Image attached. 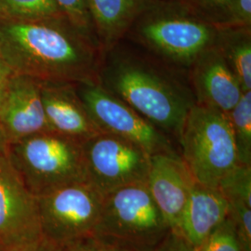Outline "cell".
Listing matches in <instances>:
<instances>
[{"mask_svg":"<svg viewBox=\"0 0 251 251\" xmlns=\"http://www.w3.org/2000/svg\"><path fill=\"white\" fill-rule=\"evenodd\" d=\"M103 55L65 16L0 22V58L16 75L41 82H97Z\"/></svg>","mask_w":251,"mask_h":251,"instance_id":"1","label":"cell"},{"mask_svg":"<svg viewBox=\"0 0 251 251\" xmlns=\"http://www.w3.org/2000/svg\"><path fill=\"white\" fill-rule=\"evenodd\" d=\"M99 83L162 132L179 137L193 92L171 73L128 51L113 48L103 55Z\"/></svg>","mask_w":251,"mask_h":251,"instance_id":"2","label":"cell"},{"mask_svg":"<svg viewBox=\"0 0 251 251\" xmlns=\"http://www.w3.org/2000/svg\"><path fill=\"white\" fill-rule=\"evenodd\" d=\"M219 29L181 0H152L126 36L129 34L165 64L188 70L215 44Z\"/></svg>","mask_w":251,"mask_h":251,"instance_id":"3","label":"cell"},{"mask_svg":"<svg viewBox=\"0 0 251 251\" xmlns=\"http://www.w3.org/2000/svg\"><path fill=\"white\" fill-rule=\"evenodd\" d=\"M171 230L146 183H140L104 197L91 235L123 251H154Z\"/></svg>","mask_w":251,"mask_h":251,"instance_id":"4","label":"cell"},{"mask_svg":"<svg viewBox=\"0 0 251 251\" xmlns=\"http://www.w3.org/2000/svg\"><path fill=\"white\" fill-rule=\"evenodd\" d=\"M7 155L35 197L75 182L88 181L82 142L45 131L11 143Z\"/></svg>","mask_w":251,"mask_h":251,"instance_id":"5","label":"cell"},{"mask_svg":"<svg viewBox=\"0 0 251 251\" xmlns=\"http://www.w3.org/2000/svg\"><path fill=\"white\" fill-rule=\"evenodd\" d=\"M178 140L181 160L202 185L218 188L239 164L228 114L219 110L196 103L184 119Z\"/></svg>","mask_w":251,"mask_h":251,"instance_id":"6","label":"cell"},{"mask_svg":"<svg viewBox=\"0 0 251 251\" xmlns=\"http://www.w3.org/2000/svg\"><path fill=\"white\" fill-rule=\"evenodd\" d=\"M104 197L88 181L75 182L36 197L42 236L60 247L91 235Z\"/></svg>","mask_w":251,"mask_h":251,"instance_id":"7","label":"cell"},{"mask_svg":"<svg viewBox=\"0 0 251 251\" xmlns=\"http://www.w3.org/2000/svg\"><path fill=\"white\" fill-rule=\"evenodd\" d=\"M87 180L105 197L117 189L146 183L151 155L117 135L98 133L82 142Z\"/></svg>","mask_w":251,"mask_h":251,"instance_id":"8","label":"cell"},{"mask_svg":"<svg viewBox=\"0 0 251 251\" xmlns=\"http://www.w3.org/2000/svg\"><path fill=\"white\" fill-rule=\"evenodd\" d=\"M75 89L100 132L128 140L144 148L150 155L179 154L167 135L125 101L105 90L99 81L75 84Z\"/></svg>","mask_w":251,"mask_h":251,"instance_id":"9","label":"cell"},{"mask_svg":"<svg viewBox=\"0 0 251 251\" xmlns=\"http://www.w3.org/2000/svg\"><path fill=\"white\" fill-rule=\"evenodd\" d=\"M42 237L36 198L10 163L0 155V247L33 242Z\"/></svg>","mask_w":251,"mask_h":251,"instance_id":"10","label":"cell"},{"mask_svg":"<svg viewBox=\"0 0 251 251\" xmlns=\"http://www.w3.org/2000/svg\"><path fill=\"white\" fill-rule=\"evenodd\" d=\"M188 71L197 104L228 114L241 99L240 83L215 44L201 54Z\"/></svg>","mask_w":251,"mask_h":251,"instance_id":"11","label":"cell"},{"mask_svg":"<svg viewBox=\"0 0 251 251\" xmlns=\"http://www.w3.org/2000/svg\"><path fill=\"white\" fill-rule=\"evenodd\" d=\"M0 124L9 144L50 131L41 98V82L13 74L0 103Z\"/></svg>","mask_w":251,"mask_h":251,"instance_id":"12","label":"cell"},{"mask_svg":"<svg viewBox=\"0 0 251 251\" xmlns=\"http://www.w3.org/2000/svg\"><path fill=\"white\" fill-rule=\"evenodd\" d=\"M194 181L179 154L151 155L146 185L172 230L179 229Z\"/></svg>","mask_w":251,"mask_h":251,"instance_id":"13","label":"cell"},{"mask_svg":"<svg viewBox=\"0 0 251 251\" xmlns=\"http://www.w3.org/2000/svg\"><path fill=\"white\" fill-rule=\"evenodd\" d=\"M41 98L50 131L80 142L101 133L77 94L75 84L41 82Z\"/></svg>","mask_w":251,"mask_h":251,"instance_id":"14","label":"cell"},{"mask_svg":"<svg viewBox=\"0 0 251 251\" xmlns=\"http://www.w3.org/2000/svg\"><path fill=\"white\" fill-rule=\"evenodd\" d=\"M227 215L228 202L221 191L195 180L177 231L198 249Z\"/></svg>","mask_w":251,"mask_h":251,"instance_id":"15","label":"cell"},{"mask_svg":"<svg viewBox=\"0 0 251 251\" xmlns=\"http://www.w3.org/2000/svg\"><path fill=\"white\" fill-rule=\"evenodd\" d=\"M152 0H86L93 34L105 53L126 36Z\"/></svg>","mask_w":251,"mask_h":251,"instance_id":"16","label":"cell"},{"mask_svg":"<svg viewBox=\"0 0 251 251\" xmlns=\"http://www.w3.org/2000/svg\"><path fill=\"white\" fill-rule=\"evenodd\" d=\"M215 46L235 74L243 92L251 90V28H220Z\"/></svg>","mask_w":251,"mask_h":251,"instance_id":"17","label":"cell"},{"mask_svg":"<svg viewBox=\"0 0 251 251\" xmlns=\"http://www.w3.org/2000/svg\"><path fill=\"white\" fill-rule=\"evenodd\" d=\"M65 16L55 0H0V22H28Z\"/></svg>","mask_w":251,"mask_h":251,"instance_id":"18","label":"cell"},{"mask_svg":"<svg viewBox=\"0 0 251 251\" xmlns=\"http://www.w3.org/2000/svg\"><path fill=\"white\" fill-rule=\"evenodd\" d=\"M236 146L238 163L251 166V90L228 113Z\"/></svg>","mask_w":251,"mask_h":251,"instance_id":"19","label":"cell"},{"mask_svg":"<svg viewBox=\"0 0 251 251\" xmlns=\"http://www.w3.org/2000/svg\"><path fill=\"white\" fill-rule=\"evenodd\" d=\"M218 189L227 202H244L251 206V166L236 165L220 181Z\"/></svg>","mask_w":251,"mask_h":251,"instance_id":"20","label":"cell"},{"mask_svg":"<svg viewBox=\"0 0 251 251\" xmlns=\"http://www.w3.org/2000/svg\"><path fill=\"white\" fill-rule=\"evenodd\" d=\"M190 9L219 28L229 27L234 0H181Z\"/></svg>","mask_w":251,"mask_h":251,"instance_id":"21","label":"cell"},{"mask_svg":"<svg viewBox=\"0 0 251 251\" xmlns=\"http://www.w3.org/2000/svg\"><path fill=\"white\" fill-rule=\"evenodd\" d=\"M197 251H245L232 222L226 218Z\"/></svg>","mask_w":251,"mask_h":251,"instance_id":"22","label":"cell"},{"mask_svg":"<svg viewBox=\"0 0 251 251\" xmlns=\"http://www.w3.org/2000/svg\"><path fill=\"white\" fill-rule=\"evenodd\" d=\"M65 17L83 33L92 37L96 42L90 22L86 0H55ZM98 43V42H97ZM99 45V44H98Z\"/></svg>","mask_w":251,"mask_h":251,"instance_id":"23","label":"cell"},{"mask_svg":"<svg viewBox=\"0 0 251 251\" xmlns=\"http://www.w3.org/2000/svg\"><path fill=\"white\" fill-rule=\"evenodd\" d=\"M61 248L62 251H123L100 242L92 235L67 243Z\"/></svg>","mask_w":251,"mask_h":251,"instance_id":"24","label":"cell"},{"mask_svg":"<svg viewBox=\"0 0 251 251\" xmlns=\"http://www.w3.org/2000/svg\"><path fill=\"white\" fill-rule=\"evenodd\" d=\"M229 27L251 28V0H234Z\"/></svg>","mask_w":251,"mask_h":251,"instance_id":"25","label":"cell"},{"mask_svg":"<svg viewBox=\"0 0 251 251\" xmlns=\"http://www.w3.org/2000/svg\"><path fill=\"white\" fill-rule=\"evenodd\" d=\"M154 251H197L177 230H171L165 240Z\"/></svg>","mask_w":251,"mask_h":251,"instance_id":"26","label":"cell"},{"mask_svg":"<svg viewBox=\"0 0 251 251\" xmlns=\"http://www.w3.org/2000/svg\"><path fill=\"white\" fill-rule=\"evenodd\" d=\"M0 251H62V248L42 236L33 242L16 246L0 247Z\"/></svg>","mask_w":251,"mask_h":251,"instance_id":"27","label":"cell"},{"mask_svg":"<svg viewBox=\"0 0 251 251\" xmlns=\"http://www.w3.org/2000/svg\"><path fill=\"white\" fill-rule=\"evenodd\" d=\"M13 75V72L10 70L9 66L0 58V103L8 89L9 81L11 76Z\"/></svg>","mask_w":251,"mask_h":251,"instance_id":"28","label":"cell"},{"mask_svg":"<svg viewBox=\"0 0 251 251\" xmlns=\"http://www.w3.org/2000/svg\"><path fill=\"white\" fill-rule=\"evenodd\" d=\"M9 146V141L7 139V136L4 132V129L2 127V126L0 124V155L4 154L7 152Z\"/></svg>","mask_w":251,"mask_h":251,"instance_id":"29","label":"cell"}]
</instances>
